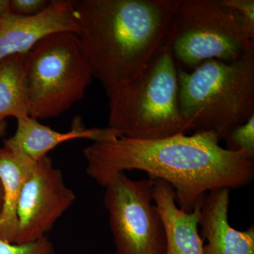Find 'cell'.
<instances>
[{
  "mask_svg": "<svg viewBox=\"0 0 254 254\" xmlns=\"http://www.w3.org/2000/svg\"><path fill=\"white\" fill-rule=\"evenodd\" d=\"M216 135L194 132L158 140L120 137L83 150L86 174L105 187L116 175L141 170L173 187L177 205L191 213L208 192L237 190L254 179V160L222 148Z\"/></svg>",
  "mask_w": 254,
  "mask_h": 254,
  "instance_id": "1",
  "label": "cell"
},
{
  "mask_svg": "<svg viewBox=\"0 0 254 254\" xmlns=\"http://www.w3.org/2000/svg\"><path fill=\"white\" fill-rule=\"evenodd\" d=\"M177 3L73 1L82 49L107 95L138 76L166 45Z\"/></svg>",
  "mask_w": 254,
  "mask_h": 254,
  "instance_id": "2",
  "label": "cell"
},
{
  "mask_svg": "<svg viewBox=\"0 0 254 254\" xmlns=\"http://www.w3.org/2000/svg\"><path fill=\"white\" fill-rule=\"evenodd\" d=\"M180 113L190 131L220 141L254 115V51L232 62L210 60L194 69L177 68Z\"/></svg>",
  "mask_w": 254,
  "mask_h": 254,
  "instance_id": "3",
  "label": "cell"
},
{
  "mask_svg": "<svg viewBox=\"0 0 254 254\" xmlns=\"http://www.w3.org/2000/svg\"><path fill=\"white\" fill-rule=\"evenodd\" d=\"M108 97V127L121 137L158 140L190 131L179 107L176 63L166 45L138 76Z\"/></svg>",
  "mask_w": 254,
  "mask_h": 254,
  "instance_id": "4",
  "label": "cell"
},
{
  "mask_svg": "<svg viewBox=\"0 0 254 254\" xmlns=\"http://www.w3.org/2000/svg\"><path fill=\"white\" fill-rule=\"evenodd\" d=\"M93 78L77 34L46 37L24 55L28 115L37 120L60 116L83 99Z\"/></svg>",
  "mask_w": 254,
  "mask_h": 254,
  "instance_id": "5",
  "label": "cell"
},
{
  "mask_svg": "<svg viewBox=\"0 0 254 254\" xmlns=\"http://www.w3.org/2000/svg\"><path fill=\"white\" fill-rule=\"evenodd\" d=\"M166 46L177 67L185 71L208 60L235 61L254 51L240 14L221 0H178Z\"/></svg>",
  "mask_w": 254,
  "mask_h": 254,
  "instance_id": "6",
  "label": "cell"
},
{
  "mask_svg": "<svg viewBox=\"0 0 254 254\" xmlns=\"http://www.w3.org/2000/svg\"><path fill=\"white\" fill-rule=\"evenodd\" d=\"M154 180H131L125 173L105 187L104 204L109 215L117 254H165L166 237L153 203Z\"/></svg>",
  "mask_w": 254,
  "mask_h": 254,
  "instance_id": "7",
  "label": "cell"
},
{
  "mask_svg": "<svg viewBox=\"0 0 254 254\" xmlns=\"http://www.w3.org/2000/svg\"><path fill=\"white\" fill-rule=\"evenodd\" d=\"M75 199L74 192L66 186L52 159L48 155L40 159L18 198L14 244L32 243L46 237Z\"/></svg>",
  "mask_w": 254,
  "mask_h": 254,
  "instance_id": "8",
  "label": "cell"
},
{
  "mask_svg": "<svg viewBox=\"0 0 254 254\" xmlns=\"http://www.w3.org/2000/svg\"><path fill=\"white\" fill-rule=\"evenodd\" d=\"M80 30L71 0L50 1L44 11L35 16L7 13L0 18V61L25 54L50 35L73 33L79 36Z\"/></svg>",
  "mask_w": 254,
  "mask_h": 254,
  "instance_id": "9",
  "label": "cell"
},
{
  "mask_svg": "<svg viewBox=\"0 0 254 254\" xmlns=\"http://www.w3.org/2000/svg\"><path fill=\"white\" fill-rule=\"evenodd\" d=\"M230 190L208 192L200 203V235L204 254H254V226L240 231L229 223Z\"/></svg>",
  "mask_w": 254,
  "mask_h": 254,
  "instance_id": "10",
  "label": "cell"
},
{
  "mask_svg": "<svg viewBox=\"0 0 254 254\" xmlns=\"http://www.w3.org/2000/svg\"><path fill=\"white\" fill-rule=\"evenodd\" d=\"M16 132L5 139L4 145L20 152L37 161L44 158L52 150L65 142L76 139H88L93 142L111 141L121 137L110 127L87 128L81 117L73 120L70 131L60 132L42 125L36 119L25 116L18 119Z\"/></svg>",
  "mask_w": 254,
  "mask_h": 254,
  "instance_id": "11",
  "label": "cell"
},
{
  "mask_svg": "<svg viewBox=\"0 0 254 254\" xmlns=\"http://www.w3.org/2000/svg\"><path fill=\"white\" fill-rule=\"evenodd\" d=\"M153 180V202L166 237L165 254H204L203 240L198 229L203 199L191 213H187L177 205L173 187L163 180Z\"/></svg>",
  "mask_w": 254,
  "mask_h": 254,
  "instance_id": "12",
  "label": "cell"
},
{
  "mask_svg": "<svg viewBox=\"0 0 254 254\" xmlns=\"http://www.w3.org/2000/svg\"><path fill=\"white\" fill-rule=\"evenodd\" d=\"M37 161L6 145L0 148V183L4 195L0 238L9 243L14 244L17 232L18 198Z\"/></svg>",
  "mask_w": 254,
  "mask_h": 254,
  "instance_id": "13",
  "label": "cell"
},
{
  "mask_svg": "<svg viewBox=\"0 0 254 254\" xmlns=\"http://www.w3.org/2000/svg\"><path fill=\"white\" fill-rule=\"evenodd\" d=\"M24 55L0 61V123L9 117L18 120L29 116L23 81Z\"/></svg>",
  "mask_w": 254,
  "mask_h": 254,
  "instance_id": "14",
  "label": "cell"
},
{
  "mask_svg": "<svg viewBox=\"0 0 254 254\" xmlns=\"http://www.w3.org/2000/svg\"><path fill=\"white\" fill-rule=\"evenodd\" d=\"M223 141L227 150L242 152L254 160V115L247 123L234 128Z\"/></svg>",
  "mask_w": 254,
  "mask_h": 254,
  "instance_id": "15",
  "label": "cell"
},
{
  "mask_svg": "<svg viewBox=\"0 0 254 254\" xmlns=\"http://www.w3.org/2000/svg\"><path fill=\"white\" fill-rule=\"evenodd\" d=\"M53 244L48 237L32 243L17 245L0 238V254H55Z\"/></svg>",
  "mask_w": 254,
  "mask_h": 254,
  "instance_id": "16",
  "label": "cell"
},
{
  "mask_svg": "<svg viewBox=\"0 0 254 254\" xmlns=\"http://www.w3.org/2000/svg\"><path fill=\"white\" fill-rule=\"evenodd\" d=\"M240 14L247 35L254 42V0H221Z\"/></svg>",
  "mask_w": 254,
  "mask_h": 254,
  "instance_id": "17",
  "label": "cell"
},
{
  "mask_svg": "<svg viewBox=\"0 0 254 254\" xmlns=\"http://www.w3.org/2000/svg\"><path fill=\"white\" fill-rule=\"evenodd\" d=\"M9 13L20 16L40 14L49 6L48 0H9Z\"/></svg>",
  "mask_w": 254,
  "mask_h": 254,
  "instance_id": "18",
  "label": "cell"
},
{
  "mask_svg": "<svg viewBox=\"0 0 254 254\" xmlns=\"http://www.w3.org/2000/svg\"><path fill=\"white\" fill-rule=\"evenodd\" d=\"M6 133V121L0 123V138L4 136ZM3 202H4V195H3L2 187L0 183V213L2 210Z\"/></svg>",
  "mask_w": 254,
  "mask_h": 254,
  "instance_id": "19",
  "label": "cell"
},
{
  "mask_svg": "<svg viewBox=\"0 0 254 254\" xmlns=\"http://www.w3.org/2000/svg\"><path fill=\"white\" fill-rule=\"evenodd\" d=\"M9 0H0V18L9 13Z\"/></svg>",
  "mask_w": 254,
  "mask_h": 254,
  "instance_id": "20",
  "label": "cell"
}]
</instances>
